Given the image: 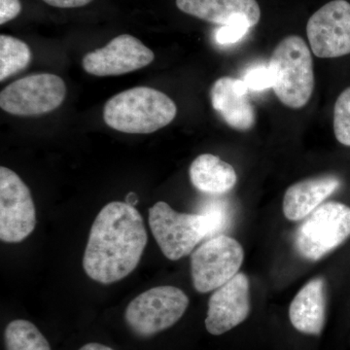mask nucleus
<instances>
[{
  "label": "nucleus",
  "instance_id": "obj_1",
  "mask_svg": "<svg viewBox=\"0 0 350 350\" xmlns=\"http://www.w3.org/2000/svg\"><path fill=\"white\" fill-rule=\"evenodd\" d=\"M148 236L144 219L135 206L111 202L98 214L91 231L83 268L94 282L111 284L137 268Z\"/></svg>",
  "mask_w": 350,
  "mask_h": 350
},
{
  "label": "nucleus",
  "instance_id": "obj_2",
  "mask_svg": "<svg viewBox=\"0 0 350 350\" xmlns=\"http://www.w3.org/2000/svg\"><path fill=\"white\" fill-rule=\"evenodd\" d=\"M177 114L174 101L163 92L149 87L131 88L105 103L103 119L113 130L131 135H147L165 128Z\"/></svg>",
  "mask_w": 350,
  "mask_h": 350
},
{
  "label": "nucleus",
  "instance_id": "obj_3",
  "mask_svg": "<svg viewBox=\"0 0 350 350\" xmlns=\"http://www.w3.org/2000/svg\"><path fill=\"white\" fill-rule=\"evenodd\" d=\"M268 68L271 88L283 105L293 109L308 105L314 90V72L312 53L303 38H283L273 50Z\"/></svg>",
  "mask_w": 350,
  "mask_h": 350
},
{
  "label": "nucleus",
  "instance_id": "obj_4",
  "mask_svg": "<svg viewBox=\"0 0 350 350\" xmlns=\"http://www.w3.org/2000/svg\"><path fill=\"white\" fill-rule=\"evenodd\" d=\"M149 226L159 247L172 261L191 254L202 239L215 237L208 214L177 213L165 202L149 209Z\"/></svg>",
  "mask_w": 350,
  "mask_h": 350
},
{
  "label": "nucleus",
  "instance_id": "obj_5",
  "mask_svg": "<svg viewBox=\"0 0 350 350\" xmlns=\"http://www.w3.org/2000/svg\"><path fill=\"white\" fill-rule=\"evenodd\" d=\"M189 298L174 286L151 288L131 301L125 321L131 333L139 338H151L175 325L187 310Z\"/></svg>",
  "mask_w": 350,
  "mask_h": 350
},
{
  "label": "nucleus",
  "instance_id": "obj_6",
  "mask_svg": "<svg viewBox=\"0 0 350 350\" xmlns=\"http://www.w3.org/2000/svg\"><path fill=\"white\" fill-rule=\"evenodd\" d=\"M350 238V206L342 202L322 204L297 230L295 247L304 259L319 261Z\"/></svg>",
  "mask_w": 350,
  "mask_h": 350
},
{
  "label": "nucleus",
  "instance_id": "obj_7",
  "mask_svg": "<svg viewBox=\"0 0 350 350\" xmlns=\"http://www.w3.org/2000/svg\"><path fill=\"white\" fill-rule=\"evenodd\" d=\"M244 250L237 239L218 234L191 255V275L195 289L208 293L230 282L243 265Z\"/></svg>",
  "mask_w": 350,
  "mask_h": 350
},
{
  "label": "nucleus",
  "instance_id": "obj_8",
  "mask_svg": "<svg viewBox=\"0 0 350 350\" xmlns=\"http://www.w3.org/2000/svg\"><path fill=\"white\" fill-rule=\"evenodd\" d=\"M66 96V83L59 76L39 73L4 88L0 94V107L15 116H38L61 107Z\"/></svg>",
  "mask_w": 350,
  "mask_h": 350
},
{
  "label": "nucleus",
  "instance_id": "obj_9",
  "mask_svg": "<svg viewBox=\"0 0 350 350\" xmlns=\"http://www.w3.org/2000/svg\"><path fill=\"white\" fill-rule=\"evenodd\" d=\"M36 211L29 187L15 172L0 167V239L19 243L36 229Z\"/></svg>",
  "mask_w": 350,
  "mask_h": 350
},
{
  "label": "nucleus",
  "instance_id": "obj_10",
  "mask_svg": "<svg viewBox=\"0 0 350 350\" xmlns=\"http://www.w3.org/2000/svg\"><path fill=\"white\" fill-rule=\"evenodd\" d=\"M308 42L315 56L334 59L350 54V3L333 0L319 9L306 25Z\"/></svg>",
  "mask_w": 350,
  "mask_h": 350
},
{
  "label": "nucleus",
  "instance_id": "obj_11",
  "mask_svg": "<svg viewBox=\"0 0 350 350\" xmlns=\"http://www.w3.org/2000/svg\"><path fill=\"white\" fill-rule=\"evenodd\" d=\"M155 59L153 51L130 34L113 38L105 47L88 53L82 66L89 75L105 77L133 72L149 66Z\"/></svg>",
  "mask_w": 350,
  "mask_h": 350
},
{
  "label": "nucleus",
  "instance_id": "obj_12",
  "mask_svg": "<svg viewBox=\"0 0 350 350\" xmlns=\"http://www.w3.org/2000/svg\"><path fill=\"white\" fill-rule=\"evenodd\" d=\"M250 280L243 273L215 290L208 301L206 319L207 332L220 336L247 319L250 313Z\"/></svg>",
  "mask_w": 350,
  "mask_h": 350
},
{
  "label": "nucleus",
  "instance_id": "obj_13",
  "mask_svg": "<svg viewBox=\"0 0 350 350\" xmlns=\"http://www.w3.org/2000/svg\"><path fill=\"white\" fill-rule=\"evenodd\" d=\"M243 80L221 77L211 88V103L225 123L237 131H250L255 126L256 113L247 96Z\"/></svg>",
  "mask_w": 350,
  "mask_h": 350
},
{
  "label": "nucleus",
  "instance_id": "obj_14",
  "mask_svg": "<svg viewBox=\"0 0 350 350\" xmlns=\"http://www.w3.org/2000/svg\"><path fill=\"white\" fill-rule=\"evenodd\" d=\"M182 12L211 24L255 27L261 18L256 0H176Z\"/></svg>",
  "mask_w": 350,
  "mask_h": 350
},
{
  "label": "nucleus",
  "instance_id": "obj_15",
  "mask_svg": "<svg viewBox=\"0 0 350 350\" xmlns=\"http://www.w3.org/2000/svg\"><path fill=\"white\" fill-rule=\"evenodd\" d=\"M342 185L336 175H322L290 186L283 198V213L290 221L308 217Z\"/></svg>",
  "mask_w": 350,
  "mask_h": 350
},
{
  "label": "nucleus",
  "instance_id": "obj_16",
  "mask_svg": "<svg viewBox=\"0 0 350 350\" xmlns=\"http://www.w3.org/2000/svg\"><path fill=\"white\" fill-rule=\"evenodd\" d=\"M289 319L297 331L319 336L326 319V283L313 278L295 296L289 308Z\"/></svg>",
  "mask_w": 350,
  "mask_h": 350
},
{
  "label": "nucleus",
  "instance_id": "obj_17",
  "mask_svg": "<svg viewBox=\"0 0 350 350\" xmlns=\"http://www.w3.org/2000/svg\"><path fill=\"white\" fill-rule=\"evenodd\" d=\"M191 182L200 192L221 195L229 192L238 181L234 167L213 154H202L191 163Z\"/></svg>",
  "mask_w": 350,
  "mask_h": 350
},
{
  "label": "nucleus",
  "instance_id": "obj_18",
  "mask_svg": "<svg viewBox=\"0 0 350 350\" xmlns=\"http://www.w3.org/2000/svg\"><path fill=\"white\" fill-rule=\"evenodd\" d=\"M6 350H52L38 326L25 319L9 322L4 331Z\"/></svg>",
  "mask_w": 350,
  "mask_h": 350
},
{
  "label": "nucleus",
  "instance_id": "obj_19",
  "mask_svg": "<svg viewBox=\"0 0 350 350\" xmlns=\"http://www.w3.org/2000/svg\"><path fill=\"white\" fill-rule=\"evenodd\" d=\"M31 59L29 45L14 36H0V81L24 70Z\"/></svg>",
  "mask_w": 350,
  "mask_h": 350
},
{
  "label": "nucleus",
  "instance_id": "obj_20",
  "mask_svg": "<svg viewBox=\"0 0 350 350\" xmlns=\"http://www.w3.org/2000/svg\"><path fill=\"white\" fill-rule=\"evenodd\" d=\"M334 131L340 144L350 147V87L345 89L336 101Z\"/></svg>",
  "mask_w": 350,
  "mask_h": 350
},
{
  "label": "nucleus",
  "instance_id": "obj_21",
  "mask_svg": "<svg viewBox=\"0 0 350 350\" xmlns=\"http://www.w3.org/2000/svg\"><path fill=\"white\" fill-rule=\"evenodd\" d=\"M250 29V27L246 25H224L216 32V41L222 45L238 42Z\"/></svg>",
  "mask_w": 350,
  "mask_h": 350
},
{
  "label": "nucleus",
  "instance_id": "obj_22",
  "mask_svg": "<svg viewBox=\"0 0 350 350\" xmlns=\"http://www.w3.org/2000/svg\"><path fill=\"white\" fill-rule=\"evenodd\" d=\"M243 81L245 82L248 88L257 90V91L271 87V73H269V68H266L252 69L245 76V79Z\"/></svg>",
  "mask_w": 350,
  "mask_h": 350
},
{
  "label": "nucleus",
  "instance_id": "obj_23",
  "mask_svg": "<svg viewBox=\"0 0 350 350\" xmlns=\"http://www.w3.org/2000/svg\"><path fill=\"white\" fill-rule=\"evenodd\" d=\"M22 11L20 0H0V25L17 18Z\"/></svg>",
  "mask_w": 350,
  "mask_h": 350
},
{
  "label": "nucleus",
  "instance_id": "obj_24",
  "mask_svg": "<svg viewBox=\"0 0 350 350\" xmlns=\"http://www.w3.org/2000/svg\"><path fill=\"white\" fill-rule=\"evenodd\" d=\"M48 5L57 8H78L89 4L93 0H43Z\"/></svg>",
  "mask_w": 350,
  "mask_h": 350
},
{
  "label": "nucleus",
  "instance_id": "obj_25",
  "mask_svg": "<svg viewBox=\"0 0 350 350\" xmlns=\"http://www.w3.org/2000/svg\"><path fill=\"white\" fill-rule=\"evenodd\" d=\"M78 350H115V349H113L112 347H108V345L100 344V342H89V344L83 345V347H80V349Z\"/></svg>",
  "mask_w": 350,
  "mask_h": 350
},
{
  "label": "nucleus",
  "instance_id": "obj_26",
  "mask_svg": "<svg viewBox=\"0 0 350 350\" xmlns=\"http://www.w3.org/2000/svg\"><path fill=\"white\" fill-rule=\"evenodd\" d=\"M137 197L135 193H130V194L126 196V204H130V206H135V204H137Z\"/></svg>",
  "mask_w": 350,
  "mask_h": 350
}]
</instances>
